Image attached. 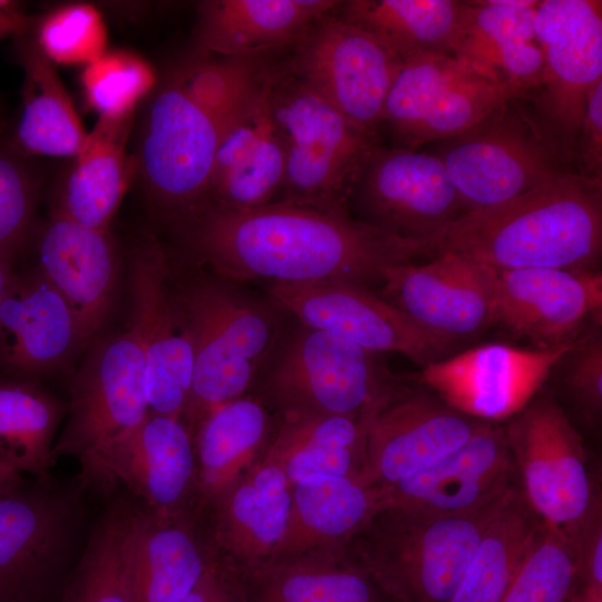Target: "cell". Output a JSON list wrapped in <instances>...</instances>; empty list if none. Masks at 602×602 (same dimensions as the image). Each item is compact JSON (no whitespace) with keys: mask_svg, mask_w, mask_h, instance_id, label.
<instances>
[{"mask_svg":"<svg viewBox=\"0 0 602 602\" xmlns=\"http://www.w3.org/2000/svg\"><path fill=\"white\" fill-rule=\"evenodd\" d=\"M173 230L184 263L235 283L336 281L377 291L387 268L436 255L429 243L388 233L350 212L282 201L247 208L206 204Z\"/></svg>","mask_w":602,"mask_h":602,"instance_id":"6da1fadb","label":"cell"},{"mask_svg":"<svg viewBox=\"0 0 602 602\" xmlns=\"http://www.w3.org/2000/svg\"><path fill=\"white\" fill-rule=\"evenodd\" d=\"M256 58L193 59L153 90L133 155L135 175L172 227L208 203L222 137L268 69Z\"/></svg>","mask_w":602,"mask_h":602,"instance_id":"7a4b0ae2","label":"cell"},{"mask_svg":"<svg viewBox=\"0 0 602 602\" xmlns=\"http://www.w3.org/2000/svg\"><path fill=\"white\" fill-rule=\"evenodd\" d=\"M495 270H598L602 184L565 172L502 203L468 211L430 241Z\"/></svg>","mask_w":602,"mask_h":602,"instance_id":"3957f363","label":"cell"},{"mask_svg":"<svg viewBox=\"0 0 602 602\" xmlns=\"http://www.w3.org/2000/svg\"><path fill=\"white\" fill-rule=\"evenodd\" d=\"M176 309L193 348V375L183 420L191 434L213 408L247 394L280 340L276 307L239 283L169 256Z\"/></svg>","mask_w":602,"mask_h":602,"instance_id":"277c9868","label":"cell"},{"mask_svg":"<svg viewBox=\"0 0 602 602\" xmlns=\"http://www.w3.org/2000/svg\"><path fill=\"white\" fill-rule=\"evenodd\" d=\"M508 491L467 514L440 515L385 505L350 540L344 553L392 602H449Z\"/></svg>","mask_w":602,"mask_h":602,"instance_id":"5b68a950","label":"cell"},{"mask_svg":"<svg viewBox=\"0 0 602 602\" xmlns=\"http://www.w3.org/2000/svg\"><path fill=\"white\" fill-rule=\"evenodd\" d=\"M271 106L285 151L279 201L347 213L373 138L287 70L272 68Z\"/></svg>","mask_w":602,"mask_h":602,"instance_id":"8992f818","label":"cell"},{"mask_svg":"<svg viewBox=\"0 0 602 602\" xmlns=\"http://www.w3.org/2000/svg\"><path fill=\"white\" fill-rule=\"evenodd\" d=\"M409 387L381 353L302 326L282 347L260 397L276 415L369 419Z\"/></svg>","mask_w":602,"mask_h":602,"instance_id":"52a82bcc","label":"cell"},{"mask_svg":"<svg viewBox=\"0 0 602 602\" xmlns=\"http://www.w3.org/2000/svg\"><path fill=\"white\" fill-rule=\"evenodd\" d=\"M84 492L50 477L0 496V602L61 595L85 520Z\"/></svg>","mask_w":602,"mask_h":602,"instance_id":"ba28073f","label":"cell"},{"mask_svg":"<svg viewBox=\"0 0 602 602\" xmlns=\"http://www.w3.org/2000/svg\"><path fill=\"white\" fill-rule=\"evenodd\" d=\"M520 100H507L466 130L439 140L431 153L467 212L511 200L571 171Z\"/></svg>","mask_w":602,"mask_h":602,"instance_id":"9c48e42d","label":"cell"},{"mask_svg":"<svg viewBox=\"0 0 602 602\" xmlns=\"http://www.w3.org/2000/svg\"><path fill=\"white\" fill-rule=\"evenodd\" d=\"M528 94L455 55L417 54L400 60L383 109L396 147L439 142L472 127L507 100Z\"/></svg>","mask_w":602,"mask_h":602,"instance_id":"30bf717a","label":"cell"},{"mask_svg":"<svg viewBox=\"0 0 602 602\" xmlns=\"http://www.w3.org/2000/svg\"><path fill=\"white\" fill-rule=\"evenodd\" d=\"M504 429L525 503L571 538L599 501L580 433L550 394L534 398Z\"/></svg>","mask_w":602,"mask_h":602,"instance_id":"8fae6325","label":"cell"},{"mask_svg":"<svg viewBox=\"0 0 602 602\" xmlns=\"http://www.w3.org/2000/svg\"><path fill=\"white\" fill-rule=\"evenodd\" d=\"M78 460L84 489L103 493L124 486L159 516L196 513L194 441L182 418L148 412L136 426Z\"/></svg>","mask_w":602,"mask_h":602,"instance_id":"7c38bea8","label":"cell"},{"mask_svg":"<svg viewBox=\"0 0 602 602\" xmlns=\"http://www.w3.org/2000/svg\"><path fill=\"white\" fill-rule=\"evenodd\" d=\"M534 31L544 60L534 117L570 165L588 95L602 81L601 1H538Z\"/></svg>","mask_w":602,"mask_h":602,"instance_id":"4fadbf2b","label":"cell"},{"mask_svg":"<svg viewBox=\"0 0 602 602\" xmlns=\"http://www.w3.org/2000/svg\"><path fill=\"white\" fill-rule=\"evenodd\" d=\"M336 9L290 46L285 70L357 129L377 138L400 60L371 35L340 18Z\"/></svg>","mask_w":602,"mask_h":602,"instance_id":"5bb4252c","label":"cell"},{"mask_svg":"<svg viewBox=\"0 0 602 602\" xmlns=\"http://www.w3.org/2000/svg\"><path fill=\"white\" fill-rule=\"evenodd\" d=\"M270 302L302 326L366 350L400 353L423 368L444 359L457 342L415 322L377 291L347 282L269 283Z\"/></svg>","mask_w":602,"mask_h":602,"instance_id":"9a60e30c","label":"cell"},{"mask_svg":"<svg viewBox=\"0 0 602 602\" xmlns=\"http://www.w3.org/2000/svg\"><path fill=\"white\" fill-rule=\"evenodd\" d=\"M148 412L145 359L133 331L99 336L70 379L67 421L54 444V462L80 459Z\"/></svg>","mask_w":602,"mask_h":602,"instance_id":"2e32d148","label":"cell"},{"mask_svg":"<svg viewBox=\"0 0 602 602\" xmlns=\"http://www.w3.org/2000/svg\"><path fill=\"white\" fill-rule=\"evenodd\" d=\"M169 263V255L151 234L133 245L129 329L145 359L149 412L183 419L192 385L193 348L173 300Z\"/></svg>","mask_w":602,"mask_h":602,"instance_id":"e0dca14e","label":"cell"},{"mask_svg":"<svg viewBox=\"0 0 602 602\" xmlns=\"http://www.w3.org/2000/svg\"><path fill=\"white\" fill-rule=\"evenodd\" d=\"M349 205L356 208L357 219L377 229L429 244L467 212L437 156L380 146L365 163Z\"/></svg>","mask_w":602,"mask_h":602,"instance_id":"ac0fdd59","label":"cell"},{"mask_svg":"<svg viewBox=\"0 0 602 602\" xmlns=\"http://www.w3.org/2000/svg\"><path fill=\"white\" fill-rule=\"evenodd\" d=\"M573 341L533 350L487 343L425 366L417 380L450 408L498 424L535 398Z\"/></svg>","mask_w":602,"mask_h":602,"instance_id":"d6986e66","label":"cell"},{"mask_svg":"<svg viewBox=\"0 0 602 602\" xmlns=\"http://www.w3.org/2000/svg\"><path fill=\"white\" fill-rule=\"evenodd\" d=\"M497 270L453 253L385 270L377 292L428 331L459 342L494 323Z\"/></svg>","mask_w":602,"mask_h":602,"instance_id":"ffe728a7","label":"cell"},{"mask_svg":"<svg viewBox=\"0 0 602 602\" xmlns=\"http://www.w3.org/2000/svg\"><path fill=\"white\" fill-rule=\"evenodd\" d=\"M601 313V271L497 270L493 326L536 349L573 341Z\"/></svg>","mask_w":602,"mask_h":602,"instance_id":"44dd1931","label":"cell"},{"mask_svg":"<svg viewBox=\"0 0 602 602\" xmlns=\"http://www.w3.org/2000/svg\"><path fill=\"white\" fill-rule=\"evenodd\" d=\"M292 484L264 454L198 514L213 553L236 573L265 565L290 515Z\"/></svg>","mask_w":602,"mask_h":602,"instance_id":"7402d4cb","label":"cell"},{"mask_svg":"<svg viewBox=\"0 0 602 602\" xmlns=\"http://www.w3.org/2000/svg\"><path fill=\"white\" fill-rule=\"evenodd\" d=\"M87 348L58 291L35 268L14 270L0 302V378L37 381Z\"/></svg>","mask_w":602,"mask_h":602,"instance_id":"603a6c76","label":"cell"},{"mask_svg":"<svg viewBox=\"0 0 602 602\" xmlns=\"http://www.w3.org/2000/svg\"><path fill=\"white\" fill-rule=\"evenodd\" d=\"M515 483L505 429L485 421L457 449L383 486L385 505L440 515L467 514L496 502Z\"/></svg>","mask_w":602,"mask_h":602,"instance_id":"cb8c5ba5","label":"cell"},{"mask_svg":"<svg viewBox=\"0 0 602 602\" xmlns=\"http://www.w3.org/2000/svg\"><path fill=\"white\" fill-rule=\"evenodd\" d=\"M484 423L409 387L368 420L370 482L388 486L421 470L465 444Z\"/></svg>","mask_w":602,"mask_h":602,"instance_id":"d4e9b609","label":"cell"},{"mask_svg":"<svg viewBox=\"0 0 602 602\" xmlns=\"http://www.w3.org/2000/svg\"><path fill=\"white\" fill-rule=\"evenodd\" d=\"M35 268L72 310L89 347L114 308L119 252L109 231L51 214L37 231Z\"/></svg>","mask_w":602,"mask_h":602,"instance_id":"484cf974","label":"cell"},{"mask_svg":"<svg viewBox=\"0 0 602 602\" xmlns=\"http://www.w3.org/2000/svg\"><path fill=\"white\" fill-rule=\"evenodd\" d=\"M122 551L133 602H181L215 556L196 513L165 517L130 503Z\"/></svg>","mask_w":602,"mask_h":602,"instance_id":"4316f807","label":"cell"},{"mask_svg":"<svg viewBox=\"0 0 602 602\" xmlns=\"http://www.w3.org/2000/svg\"><path fill=\"white\" fill-rule=\"evenodd\" d=\"M272 67L230 122L213 164L208 204L247 208L282 192L285 151L271 106Z\"/></svg>","mask_w":602,"mask_h":602,"instance_id":"83f0119b","label":"cell"},{"mask_svg":"<svg viewBox=\"0 0 602 602\" xmlns=\"http://www.w3.org/2000/svg\"><path fill=\"white\" fill-rule=\"evenodd\" d=\"M385 504L383 486L359 478L319 476L293 484L288 524L270 562L344 550Z\"/></svg>","mask_w":602,"mask_h":602,"instance_id":"f1b7e54d","label":"cell"},{"mask_svg":"<svg viewBox=\"0 0 602 602\" xmlns=\"http://www.w3.org/2000/svg\"><path fill=\"white\" fill-rule=\"evenodd\" d=\"M133 119L134 114L99 116L58 183L51 214L89 229L109 231L135 175L134 156L126 153Z\"/></svg>","mask_w":602,"mask_h":602,"instance_id":"f546056e","label":"cell"},{"mask_svg":"<svg viewBox=\"0 0 602 602\" xmlns=\"http://www.w3.org/2000/svg\"><path fill=\"white\" fill-rule=\"evenodd\" d=\"M332 0H210L197 10L195 37L206 51L227 58L259 56L291 46L332 12Z\"/></svg>","mask_w":602,"mask_h":602,"instance_id":"4dcf8cb0","label":"cell"},{"mask_svg":"<svg viewBox=\"0 0 602 602\" xmlns=\"http://www.w3.org/2000/svg\"><path fill=\"white\" fill-rule=\"evenodd\" d=\"M538 1H466L454 48L464 58L501 79L520 84L528 93L540 87L543 52L534 20Z\"/></svg>","mask_w":602,"mask_h":602,"instance_id":"1f68e13d","label":"cell"},{"mask_svg":"<svg viewBox=\"0 0 602 602\" xmlns=\"http://www.w3.org/2000/svg\"><path fill=\"white\" fill-rule=\"evenodd\" d=\"M368 420L349 416L276 415L264 455L282 467L292 485L319 476L352 477L372 484L367 459Z\"/></svg>","mask_w":602,"mask_h":602,"instance_id":"d6a6232c","label":"cell"},{"mask_svg":"<svg viewBox=\"0 0 602 602\" xmlns=\"http://www.w3.org/2000/svg\"><path fill=\"white\" fill-rule=\"evenodd\" d=\"M276 415L260 396L244 395L210 410L193 430L200 512L260 459L273 435Z\"/></svg>","mask_w":602,"mask_h":602,"instance_id":"836d02e7","label":"cell"},{"mask_svg":"<svg viewBox=\"0 0 602 602\" xmlns=\"http://www.w3.org/2000/svg\"><path fill=\"white\" fill-rule=\"evenodd\" d=\"M236 574L246 602H392L344 550L270 562Z\"/></svg>","mask_w":602,"mask_h":602,"instance_id":"e575fe53","label":"cell"},{"mask_svg":"<svg viewBox=\"0 0 602 602\" xmlns=\"http://www.w3.org/2000/svg\"><path fill=\"white\" fill-rule=\"evenodd\" d=\"M23 69L22 106L10 143L20 153L75 157L87 134L52 62L29 32L14 37Z\"/></svg>","mask_w":602,"mask_h":602,"instance_id":"d590c367","label":"cell"},{"mask_svg":"<svg viewBox=\"0 0 602 602\" xmlns=\"http://www.w3.org/2000/svg\"><path fill=\"white\" fill-rule=\"evenodd\" d=\"M466 1L349 0L338 16L371 35L399 60L417 54L453 55Z\"/></svg>","mask_w":602,"mask_h":602,"instance_id":"8d00e7d4","label":"cell"},{"mask_svg":"<svg viewBox=\"0 0 602 602\" xmlns=\"http://www.w3.org/2000/svg\"><path fill=\"white\" fill-rule=\"evenodd\" d=\"M67 405L37 381L0 378V467L33 479L51 477L52 448Z\"/></svg>","mask_w":602,"mask_h":602,"instance_id":"74e56055","label":"cell"},{"mask_svg":"<svg viewBox=\"0 0 602 602\" xmlns=\"http://www.w3.org/2000/svg\"><path fill=\"white\" fill-rule=\"evenodd\" d=\"M540 523L515 483L484 531L449 602H499Z\"/></svg>","mask_w":602,"mask_h":602,"instance_id":"f35d334b","label":"cell"},{"mask_svg":"<svg viewBox=\"0 0 602 602\" xmlns=\"http://www.w3.org/2000/svg\"><path fill=\"white\" fill-rule=\"evenodd\" d=\"M128 502H114L95 525L61 592V602H133L123 560Z\"/></svg>","mask_w":602,"mask_h":602,"instance_id":"ab89813d","label":"cell"},{"mask_svg":"<svg viewBox=\"0 0 602 602\" xmlns=\"http://www.w3.org/2000/svg\"><path fill=\"white\" fill-rule=\"evenodd\" d=\"M581 581L573 543L541 522L499 602H572Z\"/></svg>","mask_w":602,"mask_h":602,"instance_id":"60d3db41","label":"cell"},{"mask_svg":"<svg viewBox=\"0 0 602 602\" xmlns=\"http://www.w3.org/2000/svg\"><path fill=\"white\" fill-rule=\"evenodd\" d=\"M81 85L87 103L99 116L120 117L135 113L137 103L154 90L156 77L145 59L117 50L86 65Z\"/></svg>","mask_w":602,"mask_h":602,"instance_id":"b9f144b4","label":"cell"},{"mask_svg":"<svg viewBox=\"0 0 602 602\" xmlns=\"http://www.w3.org/2000/svg\"><path fill=\"white\" fill-rule=\"evenodd\" d=\"M56 64L88 65L105 54L107 30L100 12L88 3L57 8L38 22L33 35Z\"/></svg>","mask_w":602,"mask_h":602,"instance_id":"7bdbcfd3","label":"cell"},{"mask_svg":"<svg viewBox=\"0 0 602 602\" xmlns=\"http://www.w3.org/2000/svg\"><path fill=\"white\" fill-rule=\"evenodd\" d=\"M38 176L27 155L0 142V254L16 260L32 234Z\"/></svg>","mask_w":602,"mask_h":602,"instance_id":"ee69618b","label":"cell"},{"mask_svg":"<svg viewBox=\"0 0 602 602\" xmlns=\"http://www.w3.org/2000/svg\"><path fill=\"white\" fill-rule=\"evenodd\" d=\"M553 370L559 371L561 389L577 416L588 426H599L602 417L601 322L590 324L579 334Z\"/></svg>","mask_w":602,"mask_h":602,"instance_id":"f6af8a7d","label":"cell"},{"mask_svg":"<svg viewBox=\"0 0 602 602\" xmlns=\"http://www.w3.org/2000/svg\"><path fill=\"white\" fill-rule=\"evenodd\" d=\"M574 158L579 175L602 184V81L588 95Z\"/></svg>","mask_w":602,"mask_h":602,"instance_id":"bcb514c9","label":"cell"},{"mask_svg":"<svg viewBox=\"0 0 602 602\" xmlns=\"http://www.w3.org/2000/svg\"><path fill=\"white\" fill-rule=\"evenodd\" d=\"M575 546L582 582L602 590V522L598 501L570 540Z\"/></svg>","mask_w":602,"mask_h":602,"instance_id":"7dc6e473","label":"cell"},{"mask_svg":"<svg viewBox=\"0 0 602 602\" xmlns=\"http://www.w3.org/2000/svg\"><path fill=\"white\" fill-rule=\"evenodd\" d=\"M181 602H246L236 572L216 555Z\"/></svg>","mask_w":602,"mask_h":602,"instance_id":"c3c4849f","label":"cell"},{"mask_svg":"<svg viewBox=\"0 0 602 602\" xmlns=\"http://www.w3.org/2000/svg\"><path fill=\"white\" fill-rule=\"evenodd\" d=\"M33 19L22 13L0 10V39L9 36H20L30 32Z\"/></svg>","mask_w":602,"mask_h":602,"instance_id":"681fc988","label":"cell"},{"mask_svg":"<svg viewBox=\"0 0 602 602\" xmlns=\"http://www.w3.org/2000/svg\"><path fill=\"white\" fill-rule=\"evenodd\" d=\"M27 480L22 475L11 473L0 467V496L19 487Z\"/></svg>","mask_w":602,"mask_h":602,"instance_id":"f907efd6","label":"cell"},{"mask_svg":"<svg viewBox=\"0 0 602 602\" xmlns=\"http://www.w3.org/2000/svg\"><path fill=\"white\" fill-rule=\"evenodd\" d=\"M14 261L11 258L0 254V302L14 272Z\"/></svg>","mask_w":602,"mask_h":602,"instance_id":"816d5d0a","label":"cell"}]
</instances>
